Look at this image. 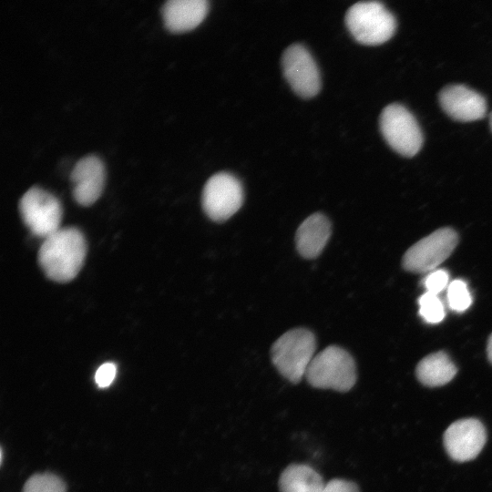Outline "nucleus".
<instances>
[{
    "instance_id": "1",
    "label": "nucleus",
    "mask_w": 492,
    "mask_h": 492,
    "mask_svg": "<svg viewBox=\"0 0 492 492\" xmlns=\"http://www.w3.org/2000/svg\"><path fill=\"white\" fill-rule=\"evenodd\" d=\"M86 254L83 233L74 227L60 228L44 239L38 251V262L49 279L67 282L81 270Z\"/></svg>"
},
{
    "instance_id": "2",
    "label": "nucleus",
    "mask_w": 492,
    "mask_h": 492,
    "mask_svg": "<svg viewBox=\"0 0 492 492\" xmlns=\"http://www.w3.org/2000/svg\"><path fill=\"white\" fill-rule=\"evenodd\" d=\"M316 339L305 328H295L281 335L271 348L273 365L278 372L293 384L303 377L314 357Z\"/></svg>"
},
{
    "instance_id": "3",
    "label": "nucleus",
    "mask_w": 492,
    "mask_h": 492,
    "mask_svg": "<svg viewBox=\"0 0 492 492\" xmlns=\"http://www.w3.org/2000/svg\"><path fill=\"white\" fill-rule=\"evenodd\" d=\"M305 378L315 388L347 392L356 382L355 362L344 349L330 345L314 355Z\"/></svg>"
},
{
    "instance_id": "4",
    "label": "nucleus",
    "mask_w": 492,
    "mask_h": 492,
    "mask_svg": "<svg viewBox=\"0 0 492 492\" xmlns=\"http://www.w3.org/2000/svg\"><path fill=\"white\" fill-rule=\"evenodd\" d=\"M345 25L356 41L363 45L376 46L393 36L396 20L382 3L362 1L347 10Z\"/></svg>"
},
{
    "instance_id": "5",
    "label": "nucleus",
    "mask_w": 492,
    "mask_h": 492,
    "mask_svg": "<svg viewBox=\"0 0 492 492\" xmlns=\"http://www.w3.org/2000/svg\"><path fill=\"white\" fill-rule=\"evenodd\" d=\"M380 129L387 144L404 157H414L422 147L423 135L418 122L401 104H390L383 109Z\"/></svg>"
},
{
    "instance_id": "6",
    "label": "nucleus",
    "mask_w": 492,
    "mask_h": 492,
    "mask_svg": "<svg viewBox=\"0 0 492 492\" xmlns=\"http://www.w3.org/2000/svg\"><path fill=\"white\" fill-rule=\"evenodd\" d=\"M22 220L29 231L46 239L60 229L63 210L56 196L46 190L33 186L19 200Z\"/></svg>"
},
{
    "instance_id": "7",
    "label": "nucleus",
    "mask_w": 492,
    "mask_h": 492,
    "mask_svg": "<svg viewBox=\"0 0 492 492\" xmlns=\"http://www.w3.org/2000/svg\"><path fill=\"white\" fill-rule=\"evenodd\" d=\"M243 188L232 174L219 172L205 183L201 203L206 215L216 222H222L235 214L243 202Z\"/></svg>"
},
{
    "instance_id": "8",
    "label": "nucleus",
    "mask_w": 492,
    "mask_h": 492,
    "mask_svg": "<svg viewBox=\"0 0 492 492\" xmlns=\"http://www.w3.org/2000/svg\"><path fill=\"white\" fill-rule=\"evenodd\" d=\"M458 241L450 228L439 229L411 246L404 255L403 266L412 272L423 273L436 270L446 260Z\"/></svg>"
},
{
    "instance_id": "9",
    "label": "nucleus",
    "mask_w": 492,
    "mask_h": 492,
    "mask_svg": "<svg viewBox=\"0 0 492 492\" xmlns=\"http://www.w3.org/2000/svg\"><path fill=\"white\" fill-rule=\"evenodd\" d=\"M282 66L287 82L298 96L310 98L319 92V70L303 46L295 44L287 47L282 55Z\"/></svg>"
},
{
    "instance_id": "10",
    "label": "nucleus",
    "mask_w": 492,
    "mask_h": 492,
    "mask_svg": "<svg viewBox=\"0 0 492 492\" xmlns=\"http://www.w3.org/2000/svg\"><path fill=\"white\" fill-rule=\"evenodd\" d=\"M486 441V428L476 418L457 420L452 423L444 434L445 448L448 456L457 462H466L477 457Z\"/></svg>"
},
{
    "instance_id": "11",
    "label": "nucleus",
    "mask_w": 492,
    "mask_h": 492,
    "mask_svg": "<svg viewBox=\"0 0 492 492\" xmlns=\"http://www.w3.org/2000/svg\"><path fill=\"white\" fill-rule=\"evenodd\" d=\"M438 98L443 110L454 120L471 122L486 116V98L466 86H446L440 91Z\"/></svg>"
},
{
    "instance_id": "12",
    "label": "nucleus",
    "mask_w": 492,
    "mask_h": 492,
    "mask_svg": "<svg viewBox=\"0 0 492 492\" xmlns=\"http://www.w3.org/2000/svg\"><path fill=\"white\" fill-rule=\"evenodd\" d=\"M105 175L98 157L87 155L78 159L70 173L74 200L82 206L93 204L103 191Z\"/></svg>"
},
{
    "instance_id": "13",
    "label": "nucleus",
    "mask_w": 492,
    "mask_h": 492,
    "mask_svg": "<svg viewBox=\"0 0 492 492\" xmlns=\"http://www.w3.org/2000/svg\"><path fill=\"white\" fill-rule=\"evenodd\" d=\"M208 10L207 0H169L162 5L161 14L169 31L182 33L199 26Z\"/></svg>"
},
{
    "instance_id": "14",
    "label": "nucleus",
    "mask_w": 492,
    "mask_h": 492,
    "mask_svg": "<svg viewBox=\"0 0 492 492\" xmlns=\"http://www.w3.org/2000/svg\"><path fill=\"white\" fill-rule=\"evenodd\" d=\"M331 233V222L326 216L319 212L310 215L296 231L297 251L305 259L318 257L327 244Z\"/></svg>"
},
{
    "instance_id": "15",
    "label": "nucleus",
    "mask_w": 492,
    "mask_h": 492,
    "mask_svg": "<svg viewBox=\"0 0 492 492\" xmlns=\"http://www.w3.org/2000/svg\"><path fill=\"white\" fill-rule=\"evenodd\" d=\"M457 372L456 366L444 352L431 354L416 366V376L425 385L441 386L449 383Z\"/></svg>"
},
{
    "instance_id": "16",
    "label": "nucleus",
    "mask_w": 492,
    "mask_h": 492,
    "mask_svg": "<svg viewBox=\"0 0 492 492\" xmlns=\"http://www.w3.org/2000/svg\"><path fill=\"white\" fill-rule=\"evenodd\" d=\"M325 483L322 476L304 464H292L281 474L280 492H323Z\"/></svg>"
},
{
    "instance_id": "17",
    "label": "nucleus",
    "mask_w": 492,
    "mask_h": 492,
    "mask_svg": "<svg viewBox=\"0 0 492 492\" xmlns=\"http://www.w3.org/2000/svg\"><path fill=\"white\" fill-rule=\"evenodd\" d=\"M419 314L428 323H438L446 316L443 302L438 294L425 292L418 299Z\"/></svg>"
},
{
    "instance_id": "18",
    "label": "nucleus",
    "mask_w": 492,
    "mask_h": 492,
    "mask_svg": "<svg viewBox=\"0 0 492 492\" xmlns=\"http://www.w3.org/2000/svg\"><path fill=\"white\" fill-rule=\"evenodd\" d=\"M23 492H66V486L54 474H36L26 481Z\"/></svg>"
},
{
    "instance_id": "19",
    "label": "nucleus",
    "mask_w": 492,
    "mask_h": 492,
    "mask_svg": "<svg viewBox=\"0 0 492 492\" xmlns=\"http://www.w3.org/2000/svg\"><path fill=\"white\" fill-rule=\"evenodd\" d=\"M447 303L451 310L461 313L472 303V296L467 284L463 280H454L447 287Z\"/></svg>"
},
{
    "instance_id": "20",
    "label": "nucleus",
    "mask_w": 492,
    "mask_h": 492,
    "mask_svg": "<svg viewBox=\"0 0 492 492\" xmlns=\"http://www.w3.org/2000/svg\"><path fill=\"white\" fill-rule=\"evenodd\" d=\"M448 272L442 269L434 270L425 276L423 284L426 292L439 294L449 285Z\"/></svg>"
},
{
    "instance_id": "21",
    "label": "nucleus",
    "mask_w": 492,
    "mask_h": 492,
    "mask_svg": "<svg viewBox=\"0 0 492 492\" xmlns=\"http://www.w3.org/2000/svg\"><path fill=\"white\" fill-rule=\"evenodd\" d=\"M117 374V367L113 363H105L101 364L96 374L95 382L101 387H108L111 384Z\"/></svg>"
},
{
    "instance_id": "22",
    "label": "nucleus",
    "mask_w": 492,
    "mask_h": 492,
    "mask_svg": "<svg viewBox=\"0 0 492 492\" xmlns=\"http://www.w3.org/2000/svg\"><path fill=\"white\" fill-rule=\"evenodd\" d=\"M323 492H359V488L352 481L334 478L325 483Z\"/></svg>"
},
{
    "instance_id": "23",
    "label": "nucleus",
    "mask_w": 492,
    "mask_h": 492,
    "mask_svg": "<svg viewBox=\"0 0 492 492\" xmlns=\"http://www.w3.org/2000/svg\"><path fill=\"white\" fill-rule=\"evenodd\" d=\"M487 353L488 360L492 364V334L490 335L487 342Z\"/></svg>"
},
{
    "instance_id": "24",
    "label": "nucleus",
    "mask_w": 492,
    "mask_h": 492,
    "mask_svg": "<svg viewBox=\"0 0 492 492\" xmlns=\"http://www.w3.org/2000/svg\"><path fill=\"white\" fill-rule=\"evenodd\" d=\"M489 123H490V128H491V130H492V112H491L490 117H489Z\"/></svg>"
}]
</instances>
